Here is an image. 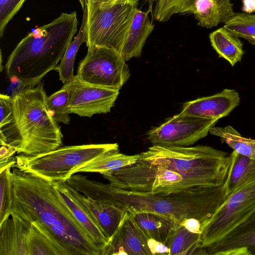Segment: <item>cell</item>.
I'll return each mask as SVG.
<instances>
[{
    "label": "cell",
    "instance_id": "f1b7e54d",
    "mask_svg": "<svg viewBox=\"0 0 255 255\" xmlns=\"http://www.w3.org/2000/svg\"><path fill=\"white\" fill-rule=\"evenodd\" d=\"M15 163V157L5 165L0 166V224L12 212L13 185L11 168Z\"/></svg>",
    "mask_w": 255,
    "mask_h": 255
},
{
    "label": "cell",
    "instance_id": "7c38bea8",
    "mask_svg": "<svg viewBox=\"0 0 255 255\" xmlns=\"http://www.w3.org/2000/svg\"><path fill=\"white\" fill-rule=\"evenodd\" d=\"M62 87L69 92L70 113L89 118L109 113L119 94V90L86 83L77 75Z\"/></svg>",
    "mask_w": 255,
    "mask_h": 255
},
{
    "label": "cell",
    "instance_id": "4316f807",
    "mask_svg": "<svg viewBox=\"0 0 255 255\" xmlns=\"http://www.w3.org/2000/svg\"><path fill=\"white\" fill-rule=\"evenodd\" d=\"M83 10L80 30L74 39L68 46L60 64L55 69L59 73V80L64 85L70 82L75 77L74 64L77 53L81 45L86 42L87 10L85 6Z\"/></svg>",
    "mask_w": 255,
    "mask_h": 255
},
{
    "label": "cell",
    "instance_id": "1f68e13d",
    "mask_svg": "<svg viewBox=\"0 0 255 255\" xmlns=\"http://www.w3.org/2000/svg\"><path fill=\"white\" fill-rule=\"evenodd\" d=\"M191 0H156L153 11V19L166 22L178 13H187Z\"/></svg>",
    "mask_w": 255,
    "mask_h": 255
},
{
    "label": "cell",
    "instance_id": "ac0fdd59",
    "mask_svg": "<svg viewBox=\"0 0 255 255\" xmlns=\"http://www.w3.org/2000/svg\"><path fill=\"white\" fill-rule=\"evenodd\" d=\"M29 224L14 212L0 224V255H27Z\"/></svg>",
    "mask_w": 255,
    "mask_h": 255
},
{
    "label": "cell",
    "instance_id": "ba28073f",
    "mask_svg": "<svg viewBox=\"0 0 255 255\" xmlns=\"http://www.w3.org/2000/svg\"><path fill=\"white\" fill-rule=\"evenodd\" d=\"M119 150L117 143L64 146L35 156L18 154L14 167L28 171L51 182H65L73 171L93 159Z\"/></svg>",
    "mask_w": 255,
    "mask_h": 255
},
{
    "label": "cell",
    "instance_id": "6da1fadb",
    "mask_svg": "<svg viewBox=\"0 0 255 255\" xmlns=\"http://www.w3.org/2000/svg\"><path fill=\"white\" fill-rule=\"evenodd\" d=\"M73 187L86 196L129 213H155L179 224L194 219L203 227L228 196L225 182L219 186H196L167 194H152L123 190L79 175Z\"/></svg>",
    "mask_w": 255,
    "mask_h": 255
},
{
    "label": "cell",
    "instance_id": "277c9868",
    "mask_svg": "<svg viewBox=\"0 0 255 255\" xmlns=\"http://www.w3.org/2000/svg\"><path fill=\"white\" fill-rule=\"evenodd\" d=\"M8 123L0 128V143L13 147L20 155L35 156L62 145L63 134L46 107L43 83L26 87L11 97Z\"/></svg>",
    "mask_w": 255,
    "mask_h": 255
},
{
    "label": "cell",
    "instance_id": "d4e9b609",
    "mask_svg": "<svg viewBox=\"0 0 255 255\" xmlns=\"http://www.w3.org/2000/svg\"><path fill=\"white\" fill-rule=\"evenodd\" d=\"M232 160L225 181L226 193L231 194L238 186L255 176V159L232 152Z\"/></svg>",
    "mask_w": 255,
    "mask_h": 255
},
{
    "label": "cell",
    "instance_id": "7a4b0ae2",
    "mask_svg": "<svg viewBox=\"0 0 255 255\" xmlns=\"http://www.w3.org/2000/svg\"><path fill=\"white\" fill-rule=\"evenodd\" d=\"M12 212L42 224L68 255H101V249L60 199L53 182L12 167Z\"/></svg>",
    "mask_w": 255,
    "mask_h": 255
},
{
    "label": "cell",
    "instance_id": "74e56055",
    "mask_svg": "<svg viewBox=\"0 0 255 255\" xmlns=\"http://www.w3.org/2000/svg\"><path fill=\"white\" fill-rule=\"evenodd\" d=\"M111 0H86V1H90L92 2H105L109 1Z\"/></svg>",
    "mask_w": 255,
    "mask_h": 255
},
{
    "label": "cell",
    "instance_id": "8fae6325",
    "mask_svg": "<svg viewBox=\"0 0 255 255\" xmlns=\"http://www.w3.org/2000/svg\"><path fill=\"white\" fill-rule=\"evenodd\" d=\"M218 120L179 113L147 133L153 145L188 146L205 137Z\"/></svg>",
    "mask_w": 255,
    "mask_h": 255
},
{
    "label": "cell",
    "instance_id": "484cf974",
    "mask_svg": "<svg viewBox=\"0 0 255 255\" xmlns=\"http://www.w3.org/2000/svg\"><path fill=\"white\" fill-rule=\"evenodd\" d=\"M200 237L201 234L191 232L179 224L165 244L168 255H201Z\"/></svg>",
    "mask_w": 255,
    "mask_h": 255
},
{
    "label": "cell",
    "instance_id": "d6a6232c",
    "mask_svg": "<svg viewBox=\"0 0 255 255\" xmlns=\"http://www.w3.org/2000/svg\"><path fill=\"white\" fill-rule=\"evenodd\" d=\"M26 0H0V36L5 26L19 11Z\"/></svg>",
    "mask_w": 255,
    "mask_h": 255
},
{
    "label": "cell",
    "instance_id": "44dd1931",
    "mask_svg": "<svg viewBox=\"0 0 255 255\" xmlns=\"http://www.w3.org/2000/svg\"><path fill=\"white\" fill-rule=\"evenodd\" d=\"M137 227L148 239L166 244L179 223L173 219L149 212L129 213Z\"/></svg>",
    "mask_w": 255,
    "mask_h": 255
},
{
    "label": "cell",
    "instance_id": "d590c367",
    "mask_svg": "<svg viewBox=\"0 0 255 255\" xmlns=\"http://www.w3.org/2000/svg\"><path fill=\"white\" fill-rule=\"evenodd\" d=\"M148 246L152 255H168L169 249L164 244L152 239H148Z\"/></svg>",
    "mask_w": 255,
    "mask_h": 255
},
{
    "label": "cell",
    "instance_id": "8d00e7d4",
    "mask_svg": "<svg viewBox=\"0 0 255 255\" xmlns=\"http://www.w3.org/2000/svg\"><path fill=\"white\" fill-rule=\"evenodd\" d=\"M242 1L244 12L251 13L255 11V0H243Z\"/></svg>",
    "mask_w": 255,
    "mask_h": 255
},
{
    "label": "cell",
    "instance_id": "3957f363",
    "mask_svg": "<svg viewBox=\"0 0 255 255\" xmlns=\"http://www.w3.org/2000/svg\"><path fill=\"white\" fill-rule=\"evenodd\" d=\"M77 13L63 12L49 23L28 33L7 57V76L16 78L24 88L34 87L58 63L77 31Z\"/></svg>",
    "mask_w": 255,
    "mask_h": 255
},
{
    "label": "cell",
    "instance_id": "5bb4252c",
    "mask_svg": "<svg viewBox=\"0 0 255 255\" xmlns=\"http://www.w3.org/2000/svg\"><path fill=\"white\" fill-rule=\"evenodd\" d=\"M152 255L148 239L127 211L119 228L101 251V255Z\"/></svg>",
    "mask_w": 255,
    "mask_h": 255
},
{
    "label": "cell",
    "instance_id": "30bf717a",
    "mask_svg": "<svg viewBox=\"0 0 255 255\" xmlns=\"http://www.w3.org/2000/svg\"><path fill=\"white\" fill-rule=\"evenodd\" d=\"M126 61L121 53L113 49L89 47L76 75L86 83L119 90L130 76Z\"/></svg>",
    "mask_w": 255,
    "mask_h": 255
},
{
    "label": "cell",
    "instance_id": "4fadbf2b",
    "mask_svg": "<svg viewBox=\"0 0 255 255\" xmlns=\"http://www.w3.org/2000/svg\"><path fill=\"white\" fill-rule=\"evenodd\" d=\"M202 249L207 255H255V212L224 237Z\"/></svg>",
    "mask_w": 255,
    "mask_h": 255
},
{
    "label": "cell",
    "instance_id": "836d02e7",
    "mask_svg": "<svg viewBox=\"0 0 255 255\" xmlns=\"http://www.w3.org/2000/svg\"><path fill=\"white\" fill-rule=\"evenodd\" d=\"M12 98L9 95H0V128L6 125L11 114Z\"/></svg>",
    "mask_w": 255,
    "mask_h": 255
},
{
    "label": "cell",
    "instance_id": "4dcf8cb0",
    "mask_svg": "<svg viewBox=\"0 0 255 255\" xmlns=\"http://www.w3.org/2000/svg\"><path fill=\"white\" fill-rule=\"evenodd\" d=\"M46 104L49 114L57 123L70 124L69 92L67 89L62 87L47 97Z\"/></svg>",
    "mask_w": 255,
    "mask_h": 255
},
{
    "label": "cell",
    "instance_id": "d6986e66",
    "mask_svg": "<svg viewBox=\"0 0 255 255\" xmlns=\"http://www.w3.org/2000/svg\"><path fill=\"white\" fill-rule=\"evenodd\" d=\"M150 12H152V5L147 11L136 9L121 53L126 61L140 56L145 41L154 27L149 17Z\"/></svg>",
    "mask_w": 255,
    "mask_h": 255
},
{
    "label": "cell",
    "instance_id": "f35d334b",
    "mask_svg": "<svg viewBox=\"0 0 255 255\" xmlns=\"http://www.w3.org/2000/svg\"><path fill=\"white\" fill-rule=\"evenodd\" d=\"M145 2H147L149 5H152V3L156 0H144Z\"/></svg>",
    "mask_w": 255,
    "mask_h": 255
},
{
    "label": "cell",
    "instance_id": "7402d4cb",
    "mask_svg": "<svg viewBox=\"0 0 255 255\" xmlns=\"http://www.w3.org/2000/svg\"><path fill=\"white\" fill-rule=\"evenodd\" d=\"M29 224L26 235L27 255H68L42 224L37 221Z\"/></svg>",
    "mask_w": 255,
    "mask_h": 255
},
{
    "label": "cell",
    "instance_id": "9a60e30c",
    "mask_svg": "<svg viewBox=\"0 0 255 255\" xmlns=\"http://www.w3.org/2000/svg\"><path fill=\"white\" fill-rule=\"evenodd\" d=\"M240 102L239 94L235 90L226 89L213 95L185 103L181 113L219 120L228 116Z\"/></svg>",
    "mask_w": 255,
    "mask_h": 255
},
{
    "label": "cell",
    "instance_id": "ab89813d",
    "mask_svg": "<svg viewBox=\"0 0 255 255\" xmlns=\"http://www.w3.org/2000/svg\"><path fill=\"white\" fill-rule=\"evenodd\" d=\"M79 1L82 5V7L84 9L85 7V2H86V0H79Z\"/></svg>",
    "mask_w": 255,
    "mask_h": 255
},
{
    "label": "cell",
    "instance_id": "60d3db41",
    "mask_svg": "<svg viewBox=\"0 0 255 255\" xmlns=\"http://www.w3.org/2000/svg\"><path fill=\"white\" fill-rule=\"evenodd\" d=\"M195 0H190V8H191L192 7V6H193L194 2H195Z\"/></svg>",
    "mask_w": 255,
    "mask_h": 255
},
{
    "label": "cell",
    "instance_id": "9c48e42d",
    "mask_svg": "<svg viewBox=\"0 0 255 255\" xmlns=\"http://www.w3.org/2000/svg\"><path fill=\"white\" fill-rule=\"evenodd\" d=\"M255 212V176L238 186L203 227L201 249L219 240Z\"/></svg>",
    "mask_w": 255,
    "mask_h": 255
},
{
    "label": "cell",
    "instance_id": "83f0119b",
    "mask_svg": "<svg viewBox=\"0 0 255 255\" xmlns=\"http://www.w3.org/2000/svg\"><path fill=\"white\" fill-rule=\"evenodd\" d=\"M209 132L221 138L224 142L240 154L255 159V139L246 138L231 126L212 127Z\"/></svg>",
    "mask_w": 255,
    "mask_h": 255
},
{
    "label": "cell",
    "instance_id": "cb8c5ba5",
    "mask_svg": "<svg viewBox=\"0 0 255 255\" xmlns=\"http://www.w3.org/2000/svg\"><path fill=\"white\" fill-rule=\"evenodd\" d=\"M209 39L219 56L226 59L231 66L241 61L244 51L239 37L223 27L211 33Z\"/></svg>",
    "mask_w": 255,
    "mask_h": 255
},
{
    "label": "cell",
    "instance_id": "2e32d148",
    "mask_svg": "<svg viewBox=\"0 0 255 255\" xmlns=\"http://www.w3.org/2000/svg\"><path fill=\"white\" fill-rule=\"evenodd\" d=\"M53 182L60 199L102 251L109 240L105 236L94 218L73 194L66 182Z\"/></svg>",
    "mask_w": 255,
    "mask_h": 255
},
{
    "label": "cell",
    "instance_id": "52a82bcc",
    "mask_svg": "<svg viewBox=\"0 0 255 255\" xmlns=\"http://www.w3.org/2000/svg\"><path fill=\"white\" fill-rule=\"evenodd\" d=\"M103 176L113 186L125 190L167 194L203 186L199 181L142 159Z\"/></svg>",
    "mask_w": 255,
    "mask_h": 255
},
{
    "label": "cell",
    "instance_id": "8992f818",
    "mask_svg": "<svg viewBox=\"0 0 255 255\" xmlns=\"http://www.w3.org/2000/svg\"><path fill=\"white\" fill-rule=\"evenodd\" d=\"M139 1H86L87 47H106L121 53Z\"/></svg>",
    "mask_w": 255,
    "mask_h": 255
},
{
    "label": "cell",
    "instance_id": "f546056e",
    "mask_svg": "<svg viewBox=\"0 0 255 255\" xmlns=\"http://www.w3.org/2000/svg\"><path fill=\"white\" fill-rule=\"evenodd\" d=\"M223 27L238 37L255 45V14L236 13Z\"/></svg>",
    "mask_w": 255,
    "mask_h": 255
},
{
    "label": "cell",
    "instance_id": "e575fe53",
    "mask_svg": "<svg viewBox=\"0 0 255 255\" xmlns=\"http://www.w3.org/2000/svg\"><path fill=\"white\" fill-rule=\"evenodd\" d=\"M0 163L2 166L12 160L14 158L12 155L16 152L13 147L6 143H0Z\"/></svg>",
    "mask_w": 255,
    "mask_h": 255
},
{
    "label": "cell",
    "instance_id": "603a6c76",
    "mask_svg": "<svg viewBox=\"0 0 255 255\" xmlns=\"http://www.w3.org/2000/svg\"><path fill=\"white\" fill-rule=\"evenodd\" d=\"M141 158L140 153L127 155L119 150L102 154L75 169L72 175L78 172H96L102 174L131 165Z\"/></svg>",
    "mask_w": 255,
    "mask_h": 255
},
{
    "label": "cell",
    "instance_id": "e0dca14e",
    "mask_svg": "<svg viewBox=\"0 0 255 255\" xmlns=\"http://www.w3.org/2000/svg\"><path fill=\"white\" fill-rule=\"evenodd\" d=\"M68 186L94 218L105 236L109 240L120 225L126 211L114 205L91 199L69 185Z\"/></svg>",
    "mask_w": 255,
    "mask_h": 255
},
{
    "label": "cell",
    "instance_id": "5b68a950",
    "mask_svg": "<svg viewBox=\"0 0 255 255\" xmlns=\"http://www.w3.org/2000/svg\"><path fill=\"white\" fill-rule=\"evenodd\" d=\"M141 159L179 172L203 186H219L227 178L232 154L206 145H152Z\"/></svg>",
    "mask_w": 255,
    "mask_h": 255
},
{
    "label": "cell",
    "instance_id": "ffe728a7",
    "mask_svg": "<svg viewBox=\"0 0 255 255\" xmlns=\"http://www.w3.org/2000/svg\"><path fill=\"white\" fill-rule=\"evenodd\" d=\"M190 13L198 25L207 28L225 24L236 14L231 0H195Z\"/></svg>",
    "mask_w": 255,
    "mask_h": 255
}]
</instances>
